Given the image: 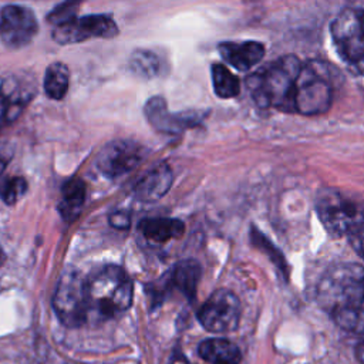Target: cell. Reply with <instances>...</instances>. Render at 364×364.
I'll return each mask as SVG.
<instances>
[{"label": "cell", "instance_id": "6da1fadb", "mask_svg": "<svg viewBox=\"0 0 364 364\" xmlns=\"http://www.w3.org/2000/svg\"><path fill=\"white\" fill-rule=\"evenodd\" d=\"M317 300L340 328L364 334V269L360 264L328 267L318 280Z\"/></svg>", "mask_w": 364, "mask_h": 364}, {"label": "cell", "instance_id": "7a4b0ae2", "mask_svg": "<svg viewBox=\"0 0 364 364\" xmlns=\"http://www.w3.org/2000/svg\"><path fill=\"white\" fill-rule=\"evenodd\" d=\"M303 61L293 54L283 55L247 77V87L260 108L293 114V94Z\"/></svg>", "mask_w": 364, "mask_h": 364}, {"label": "cell", "instance_id": "3957f363", "mask_svg": "<svg viewBox=\"0 0 364 364\" xmlns=\"http://www.w3.org/2000/svg\"><path fill=\"white\" fill-rule=\"evenodd\" d=\"M88 317L109 320L129 309L132 282L128 273L115 264L104 266L87 277Z\"/></svg>", "mask_w": 364, "mask_h": 364}, {"label": "cell", "instance_id": "277c9868", "mask_svg": "<svg viewBox=\"0 0 364 364\" xmlns=\"http://www.w3.org/2000/svg\"><path fill=\"white\" fill-rule=\"evenodd\" d=\"M334 82L330 68L323 61H303L293 94V114L321 115L333 104Z\"/></svg>", "mask_w": 364, "mask_h": 364}, {"label": "cell", "instance_id": "5b68a950", "mask_svg": "<svg viewBox=\"0 0 364 364\" xmlns=\"http://www.w3.org/2000/svg\"><path fill=\"white\" fill-rule=\"evenodd\" d=\"M330 34L341 60L364 75V7H344L333 18Z\"/></svg>", "mask_w": 364, "mask_h": 364}, {"label": "cell", "instance_id": "8992f818", "mask_svg": "<svg viewBox=\"0 0 364 364\" xmlns=\"http://www.w3.org/2000/svg\"><path fill=\"white\" fill-rule=\"evenodd\" d=\"M85 282L87 279L73 267L64 270L58 279L53 296V309L67 327H80L88 318Z\"/></svg>", "mask_w": 364, "mask_h": 364}, {"label": "cell", "instance_id": "52a82bcc", "mask_svg": "<svg viewBox=\"0 0 364 364\" xmlns=\"http://www.w3.org/2000/svg\"><path fill=\"white\" fill-rule=\"evenodd\" d=\"M317 215L331 236H347L364 215V208L336 189H326L317 196Z\"/></svg>", "mask_w": 364, "mask_h": 364}, {"label": "cell", "instance_id": "ba28073f", "mask_svg": "<svg viewBox=\"0 0 364 364\" xmlns=\"http://www.w3.org/2000/svg\"><path fill=\"white\" fill-rule=\"evenodd\" d=\"M240 318V301L237 296L226 289L213 291L198 311L202 327L215 334L233 331Z\"/></svg>", "mask_w": 364, "mask_h": 364}, {"label": "cell", "instance_id": "9c48e42d", "mask_svg": "<svg viewBox=\"0 0 364 364\" xmlns=\"http://www.w3.org/2000/svg\"><path fill=\"white\" fill-rule=\"evenodd\" d=\"M118 31V26L111 16L91 14L60 23L54 26L51 34L58 44H75L90 38H112Z\"/></svg>", "mask_w": 364, "mask_h": 364}, {"label": "cell", "instance_id": "30bf717a", "mask_svg": "<svg viewBox=\"0 0 364 364\" xmlns=\"http://www.w3.org/2000/svg\"><path fill=\"white\" fill-rule=\"evenodd\" d=\"M145 156L141 144L131 139H115L108 142L97 155V168L107 178L122 176L135 169Z\"/></svg>", "mask_w": 364, "mask_h": 364}, {"label": "cell", "instance_id": "8fae6325", "mask_svg": "<svg viewBox=\"0 0 364 364\" xmlns=\"http://www.w3.org/2000/svg\"><path fill=\"white\" fill-rule=\"evenodd\" d=\"M38 23L34 13L23 6L10 4L1 10L0 38L10 48L27 46L37 34Z\"/></svg>", "mask_w": 364, "mask_h": 364}, {"label": "cell", "instance_id": "7c38bea8", "mask_svg": "<svg viewBox=\"0 0 364 364\" xmlns=\"http://www.w3.org/2000/svg\"><path fill=\"white\" fill-rule=\"evenodd\" d=\"M144 114L148 122L159 132L164 134H179L188 128L199 125L202 121V114L199 111H183V112H171L168 109L166 101L156 95L151 97L145 107Z\"/></svg>", "mask_w": 364, "mask_h": 364}, {"label": "cell", "instance_id": "4fadbf2b", "mask_svg": "<svg viewBox=\"0 0 364 364\" xmlns=\"http://www.w3.org/2000/svg\"><path fill=\"white\" fill-rule=\"evenodd\" d=\"M222 58L239 71H247L264 57L266 48L259 41H225L218 46Z\"/></svg>", "mask_w": 364, "mask_h": 364}, {"label": "cell", "instance_id": "5bb4252c", "mask_svg": "<svg viewBox=\"0 0 364 364\" xmlns=\"http://www.w3.org/2000/svg\"><path fill=\"white\" fill-rule=\"evenodd\" d=\"M173 173L166 164H159L148 171L132 188V196L141 202H154L168 193Z\"/></svg>", "mask_w": 364, "mask_h": 364}, {"label": "cell", "instance_id": "9a60e30c", "mask_svg": "<svg viewBox=\"0 0 364 364\" xmlns=\"http://www.w3.org/2000/svg\"><path fill=\"white\" fill-rule=\"evenodd\" d=\"M198 353L210 364H239L242 360L239 347L222 337L203 340L198 347Z\"/></svg>", "mask_w": 364, "mask_h": 364}, {"label": "cell", "instance_id": "2e32d148", "mask_svg": "<svg viewBox=\"0 0 364 364\" xmlns=\"http://www.w3.org/2000/svg\"><path fill=\"white\" fill-rule=\"evenodd\" d=\"M141 233L154 243H165L182 236L185 225L175 218H146L139 222Z\"/></svg>", "mask_w": 364, "mask_h": 364}, {"label": "cell", "instance_id": "e0dca14e", "mask_svg": "<svg viewBox=\"0 0 364 364\" xmlns=\"http://www.w3.org/2000/svg\"><path fill=\"white\" fill-rule=\"evenodd\" d=\"M200 279V264L193 259H185L178 262L171 272L172 286L181 291L188 300H193L196 296L198 283Z\"/></svg>", "mask_w": 364, "mask_h": 364}, {"label": "cell", "instance_id": "ac0fdd59", "mask_svg": "<svg viewBox=\"0 0 364 364\" xmlns=\"http://www.w3.org/2000/svg\"><path fill=\"white\" fill-rule=\"evenodd\" d=\"M85 202V185L78 178L68 179L61 189V200L58 205L60 215L65 222H73L78 218Z\"/></svg>", "mask_w": 364, "mask_h": 364}, {"label": "cell", "instance_id": "d6986e66", "mask_svg": "<svg viewBox=\"0 0 364 364\" xmlns=\"http://www.w3.org/2000/svg\"><path fill=\"white\" fill-rule=\"evenodd\" d=\"M128 64L131 73L141 78H155L164 73V61L161 57L156 53L145 48L132 51Z\"/></svg>", "mask_w": 364, "mask_h": 364}, {"label": "cell", "instance_id": "ffe728a7", "mask_svg": "<svg viewBox=\"0 0 364 364\" xmlns=\"http://www.w3.org/2000/svg\"><path fill=\"white\" fill-rule=\"evenodd\" d=\"M70 71L63 63H53L44 75V91L53 100H63L68 91Z\"/></svg>", "mask_w": 364, "mask_h": 364}, {"label": "cell", "instance_id": "44dd1931", "mask_svg": "<svg viewBox=\"0 0 364 364\" xmlns=\"http://www.w3.org/2000/svg\"><path fill=\"white\" fill-rule=\"evenodd\" d=\"M212 85L213 91L220 98H233L240 92L239 78L223 64L212 65Z\"/></svg>", "mask_w": 364, "mask_h": 364}, {"label": "cell", "instance_id": "7402d4cb", "mask_svg": "<svg viewBox=\"0 0 364 364\" xmlns=\"http://www.w3.org/2000/svg\"><path fill=\"white\" fill-rule=\"evenodd\" d=\"M27 191V182L21 176L0 179V196L7 205H13Z\"/></svg>", "mask_w": 364, "mask_h": 364}, {"label": "cell", "instance_id": "603a6c76", "mask_svg": "<svg viewBox=\"0 0 364 364\" xmlns=\"http://www.w3.org/2000/svg\"><path fill=\"white\" fill-rule=\"evenodd\" d=\"M84 0H64L58 6H55L47 16V21L53 23L54 26L64 23L73 17H75V11L78 10L80 4Z\"/></svg>", "mask_w": 364, "mask_h": 364}, {"label": "cell", "instance_id": "cb8c5ba5", "mask_svg": "<svg viewBox=\"0 0 364 364\" xmlns=\"http://www.w3.org/2000/svg\"><path fill=\"white\" fill-rule=\"evenodd\" d=\"M23 109H24V105H20L11 101L9 97L0 92V132L3 131L4 127L16 121Z\"/></svg>", "mask_w": 364, "mask_h": 364}, {"label": "cell", "instance_id": "d4e9b609", "mask_svg": "<svg viewBox=\"0 0 364 364\" xmlns=\"http://www.w3.org/2000/svg\"><path fill=\"white\" fill-rule=\"evenodd\" d=\"M353 249L364 259V215L347 235Z\"/></svg>", "mask_w": 364, "mask_h": 364}, {"label": "cell", "instance_id": "484cf974", "mask_svg": "<svg viewBox=\"0 0 364 364\" xmlns=\"http://www.w3.org/2000/svg\"><path fill=\"white\" fill-rule=\"evenodd\" d=\"M108 220L115 229H128L131 225V215L127 210H115L108 216Z\"/></svg>", "mask_w": 364, "mask_h": 364}, {"label": "cell", "instance_id": "4316f807", "mask_svg": "<svg viewBox=\"0 0 364 364\" xmlns=\"http://www.w3.org/2000/svg\"><path fill=\"white\" fill-rule=\"evenodd\" d=\"M168 364H189V361L181 351H175Z\"/></svg>", "mask_w": 364, "mask_h": 364}, {"label": "cell", "instance_id": "83f0119b", "mask_svg": "<svg viewBox=\"0 0 364 364\" xmlns=\"http://www.w3.org/2000/svg\"><path fill=\"white\" fill-rule=\"evenodd\" d=\"M355 357H357V360L361 364H364V341L357 344V347H355Z\"/></svg>", "mask_w": 364, "mask_h": 364}, {"label": "cell", "instance_id": "f1b7e54d", "mask_svg": "<svg viewBox=\"0 0 364 364\" xmlns=\"http://www.w3.org/2000/svg\"><path fill=\"white\" fill-rule=\"evenodd\" d=\"M7 162H9V159H7V158H6V155L0 151V175L3 173L4 168L7 166Z\"/></svg>", "mask_w": 364, "mask_h": 364}, {"label": "cell", "instance_id": "f546056e", "mask_svg": "<svg viewBox=\"0 0 364 364\" xmlns=\"http://www.w3.org/2000/svg\"><path fill=\"white\" fill-rule=\"evenodd\" d=\"M3 262H4V253H3V250H1V247H0V266L3 264Z\"/></svg>", "mask_w": 364, "mask_h": 364}]
</instances>
